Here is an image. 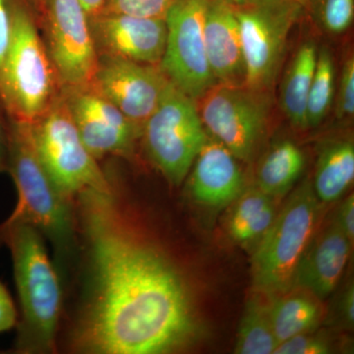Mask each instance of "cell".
<instances>
[{"label": "cell", "mask_w": 354, "mask_h": 354, "mask_svg": "<svg viewBox=\"0 0 354 354\" xmlns=\"http://www.w3.org/2000/svg\"><path fill=\"white\" fill-rule=\"evenodd\" d=\"M74 201L86 274L72 351L165 354L187 346L197 334L196 313L169 254L144 234L113 183L84 189Z\"/></svg>", "instance_id": "1"}, {"label": "cell", "mask_w": 354, "mask_h": 354, "mask_svg": "<svg viewBox=\"0 0 354 354\" xmlns=\"http://www.w3.org/2000/svg\"><path fill=\"white\" fill-rule=\"evenodd\" d=\"M0 246L12 258L19 297L16 351L55 353L62 293L57 272L48 257L43 234L28 223H0Z\"/></svg>", "instance_id": "2"}, {"label": "cell", "mask_w": 354, "mask_h": 354, "mask_svg": "<svg viewBox=\"0 0 354 354\" xmlns=\"http://www.w3.org/2000/svg\"><path fill=\"white\" fill-rule=\"evenodd\" d=\"M30 7L25 0H12V38L0 66V102L9 118L32 123L59 95L62 84Z\"/></svg>", "instance_id": "3"}, {"label": "cell", "mask_w": 354, "mask_h": 354, "mask_svg": "<svg viewBox=\"0 0 354 354\" xmlns=\"http://www.w3.org/2000/svg\"><path fill=\"white\" fill-rule=\"evenodd\" d=\"M7 171L15 183L18 200L3 223H28L59 250H68L76 232L72 202L57 190L41 164L31 123L9 118Z\"/></svg>", "instance_id": "4"}, {"label": "cell", "mask_w": 354, "mask_h": 354, "mask_svg": "<svg viewBox=\"0 0 354 354\" xmlns=\"http://www.w3.org/2000/svg\"><path fill=\"white\" fill-rule=\"evenodd\" d=\"M271 227L252 254L255 291L274 297L292 288L295 272L312 241L320 201L308 180L288 193Z\"/></svg>", "instance_id": "5"}, {"label": "cell", "mask_w": 354, "mask_h": 354, "mask_svg": "<svg viewBox=\"0 0 354 354\" xmlns=\"http://www.w3.org/2000/svg\"><path fill=\"white\" fill-rule=\"evenodd\" d=\"M207 137L196 102L171 82L141 134L149 160L174 186L191 171Z\"/></svg>", "instance_id": "6"}, {"label": "cell", "mask_w": 354, "mask_h": 354, "mask_svg": "<svg viewBox=\"0 0 354 354\" xmlns=\"http://www.w3.org/2000/svg\"><path fill=\"white\" fill-rule=\"evenodd\" d=\"M31 127L39 160L67 200L73 202L87 188L109 187L111 179L84 145L62 95Z\"/></svg>", "instance_id": "7"}, {"label": "cell", "mask_w": 354, "mask_h": 354, "mask_svg": "<svg viewBox=\"0 0 354 354\" xmlns=\"http://www.w3.org/2000/svg\"><path fill=\"white\" fill-rule=\"evenodd\" d=\"M304 6L295 0H250L234 6L245 62V84L267 92L276 81L288 35Z\"/></svg>", "instance_id": "8"}, {"label": "cell", "mask_w": 354, "mask_h": 354, "mask_svg": "<svg viewBox=\"0 0 354 354\" xmlns=\"http://www.w3.org/2000/svg\"><path fill=\"white\" fill-rule=\"evenodd\" d=\"M196 104L209 136L241 162H253L267 131L270 102L266 92L216 83Z\"/></svg>", "instance_id": "9"}, {"label": "cell", "mask_w": 354, "mask_h": 354, "mask_svg": "<svg viewBox=\"0 0 354 354\" xmlns=\"http://www.w3.org/2000/svg\"><path fill=\"white\" fill-rule=\"evenodd\" d=\"M209 0H177L165 17L167 44L160 67L176 88L195 102L215 85L204 24Z\"/></svg>", "instance_id": "10"}, {"label": "cell", "mask_w": 354, "mask_h": 354, "mask_svg": "<svg viewBox=\"0 0 354 354\" xmlns=\"http://www.w3.org/2000/svg\"><path fill=\"white\" fill-rule=\"evenodd\" d=\"M39 15L44 46L62 87L90 83L99 55L80 0H44Z\"/></svg>", "instance_id": "11"}, {"label": "cell", "mask_w": 354, "mask_h": 354, "mask_svg": "<svg viewBox=\"0 0 354 354\" xmlns=\"http://www.w3.org/2000/svg\"><path fill=\"white\" fill-rule=\"evenodd\" d=\"M60 95L84 145L95 160L108 156L132 155L137 140L141 138L142 128L97 92L90 83L64 86Z\"/></svg>", "instance_id": "12"}, {"label": "cell", "mask_w": 354, "mask_h": 354, "mask_svg": "<svg viewBox=\"0 0 354 354\" xmlns=\"http://www.w3.org/2000/svg\"><path fill=\"white\" fill-rule=\"evenodd\" d=\"M90 84L133 123L143 128L171 81L160 65L100 55Z\"/></svg>", "instance_id": "13"}, {"label": "cell", "mask_w": 354, "mask_h": 354, "mask_svg": "<svg viewBox=\"0 0 354 354\" xmlns=\"http://www.w3.org/2000/svg\"><path fill=\"white\" fill-rule=\"evenodd\" d=\"M88 18L99 57L160 65L167 44L165 19L121 13H100Z\"/></svg>", "instance_id": "14"}, {"label": "cell", "mask_w": 354, "mask_h": 354, "mask_svg": "<svg viewBox=\"0 0 354 354\" xmlns=\"http://www.w3.org/2000/svg\"><path fill=\"white\" fill-rule=\"evenodd\" d=\"M239 160L213 137H207L193 164L189 179L191 197L209 208L230 206L245 190Z\"/></svg>", "instance_id": "15"}, {"label": "cell", "mask_w": 354, "mask_h": 354, "mask_svg": "<svg viewBox=\"0 0 354 354\" xmlns=\"http://www.w3.org/2000/svg\"><path fill=\"white\" fill-rule=\"evenodd\" d=\"M207 58L216 83L245 84V62L234 6L227 0H209L204 24Z\"/></svg>", "instance_id": "16"}, {"label": "cell", "mask_w": 354, "mask_h": 354, "mask_svg": "<svg viewBox=\"0 0 354 354\" xmlns=\"http://www.w3.org/2000/svg\"><path fill=\"white\" fill-rule=\"evenodd\" d=\"M351 244L353 242L333 221L310 242L298 264L292 288L309 291L320 300L329 297L341 281L351 255Z\"/></svg>", "instance_id": "17"}, {"label": "cell", "mask_w": 354, "mask_h": 354, "mask_svg": "<svg viewBox=\"0 0 354 354\" xmlns=\"http://www.w3.org/2000/svg\"><path fill=\"white\" fill-rule=\"evenodd\" d=\"M276 202L259 188H245L232 203L227 216V234L232 241L253 252L276 218Z\"/></svg>", "instance_id": "18"}, {"label": "cell", "mask_w": 354, "mask_h": 354, "mask_svg": "<svg viewBox=\"0 0 354 354\" xmlns=\"http://www.w3.org/2000/svg\"><path fill=\"white\" fill-rule=\"evenodd\" d=\"M320 301L309 291L298 288L270 297V317L278 344L295 335L313 332L322 320Z\"/></svg>", "instance_id": "19"}, {"label": "cell", "mask_w": 354, "mask_h": 354, "mask_svg": "<svg viewBox=\"0 0 354 354\" xmlns=\"http://www.w3.org/2000/svg\"><path fill=\"white\" fill-rule=\"evenodd\" d=\"M354 179V145L349 139L333 140L321 149L317 158L313 186L319 201H337Z\"/></svg>", "instance_id": "20"}, {"label": "cell", "mask_w": 354, "mask_h": 354, "mask_svg": "<svg viewBox=\"0 0 354 354\" xmlns=\"http://www.w3.org/2000/svg\"><path fill=\"white\" fill-rule=\"evenodd\" d=\"M305 156L290 140H281L261 160L256 187L278 201L286 197L304 171Z\"/></svg>", "instance_id": "21"}, {"label": "cell", "mask_w": 354, "mask_h": 354, "mask_svg": "<svg viewBox=\"0 0 354 354\" xmlns=\"http://www.w3.org/2000/svg\"><path fill=\"white\" fill-rule=\"evenodd\" d=\"M318 48L313 41L302 44L286 70L281 88V106L295 127L307 128L306 109L315 71Z\"/></svg>", "instance_id": "22"}, {"label": "cell", "mask_w": 354, "mask_h": 354, "mask_svg": "<svg viewBox=\"0 0 354 354\" xmlns=\"http://www.w3.org/2000/svg\"><path fill=\"white\" fill-rule=\"evenodd\" d=\"M278 344L270 317V297L256 291L246 302L234 353L274 354Z\"/></svg>", "instance_id": "23"}, {"label": "cell", "mask_w": 354, "mask_h": 354, "mask_svg": "<svg viewBox=\"0 0 354 354\" xmlns=\"http://www.w3.org/2000/svg\"><path fill=\"white\" fill-rule=\"evenodd\" d=\"M335 93L334 58L327 48L318 50V57L308 101H307V128L316 127L330 113Z\"/></svg>", "instance_id": "24"}, {"label": "cell", "mask_w": 354, "mask_h": 354, "mask_svg": "<svg viewBox=\"0 0 354 354\" xmlns=\"http://www.w3.org/2000/svg\"><path fill=\"white\" fill-rule=\"evenodd\" d=\"M177 0H108L101 13H121L165 19Z\"/></svg>", "instance_id": "25"}, {"label": "cell", "mask_w": 354, "mask_h": 354, "mask_svg": "<svg viewBox=\"0 0 354 354\" xmlns=\"http://www.w3.org/2000/svg\"><path fill=\"white\" fill-rule=\"evenodd\" d=\"M319 14L326 30L342 34L351 27L354 17V0H320Z\"/></svg>", "instance_id": "26"}, {"label": "cell", "mask_w": 354, "mask_h": 354, "mask_svg": "<svg viewBox=\"0 0 354 354\" xmlns=\"http://www.w3.org/2000/svg\"><path fill=\"white\" fill-rule=\"evenodd\" d=\"M330 353L329 342L312 332L295 335L286 339L274 349V354H327Z\"/></svg>", "instance_id": "27"}, {"label": "cell", "mask_w": 354, "mask_h": 354, "mask_svg": "<svg viewBox=\"0 0 354 354\" xmlns=\"http://www.w3.org/2000/svg\"><path fill=\"white\" fill-rule=\"evenodd\" d=\"M337 115L349 118L354 114V58L349 57L342 68L337 100Z\"/></svg>", "instance_id": "28"}, {"label": "cell", "mask_w": 354, "mask_h": 354, "mask_svg": "<svg viewBox=\"0 0 354 354\" xmlns=\"http://www.w3.org/2000/svg\"><path fill=\"white\" fill-rule=\"evenodd\" d=\"M12 0H0V66L12 38Z\"/></svg>", "instance_id": "29"}, {"label": "cell", "mask_w": 354, "mask_h": 354, "mask_svg": "<svg viewBox=\"0 0 354 354\" xmlns=\"http://www.w3.org/2000/svg\"><path fill=\"white\" fill-rule=\"evenodd\" d=\"M18 314L15 304L6 286L0 281V334L17 325Z\"/></svg>", "instance_id": "30"}, {"label": "cell", "mask_w": 354, "mask_h": 354, "mask_svg": "<svg viewBox=\"0 0 354 354\" xmlns=\"http://www.w3.org/2000/svg\"><path fill=\"white\" fill-rule=\"evenodd\" d=\"M335 225L353 242L354 239V197L353 194L348 195L342 201L337 212L335 218Z\"/></svg>", "instance_id": "31"}, {"label": "cell", "mask_w": 354, "mask_h": 354, "mask_svg": "<svg viewBox=\"0 0 354 354\" xmlns=\"http://www.w3.org/2000/svg\"><path fill=\"white\" fill-rule=\"evenodd\" d=\"M8 123L6 109L0 102V172L7 171L8 162Z\"/></svg>", "instance_id": "32"}, {"label": "cell", "mask_w": 354, "mask_h": 354, "mask_svg": "<svg viewBox=\"0 0 354 354\" xmlns=\"http://www.w3.org/2000/svg\"><path fill=\"white\" fill-rule=\"evenodd\" d=\"M341 311L344 320L353 325L354 321V291L353 286H351L344 293V297L342 299Z\"/></svg>", "instance_id": "33"}, {"label": "cell", "mask_w": 354, "mask_h": 354, "mask_svg": "<svg viewBox=\"0 0 354 354\" xmlns=\"http://www.w3.org/2000/svg\"><path fill=\"white\" fill-rule=\"evenodd\" d=\"M88 16L97 15L104 10L108 0H80Z\"/></svg>", "instance_id": "34"}, {"label": "cell", "mask_w": 354, "mask_h": 354, "mask_svg": "<svg viewBox=\"0 0 354 354\" xmlns=\"http://www.w3.org/2000/svg\"><path fill=\"white\" fill-rule=\"evenodd\" d=\"M26 2L31 6V8L36 9V11L39 13L43 8L44 0H26Z\"/></svg>", "instance_id": "35"}, {"label": "cell", "mask_w": 354, "mask_h": 354, "mask_svg": "<svg viewBox=\"0 0 354 354\" xmlns=\"http://www.w3.org/2000/svg\"><path fill=\"white\" fill-rule=\"evenodd\" d=\"M228 2L232 4L234 6H243V4L247 3V2L250 1V0H227Z\"/></svg>", "instance_id": "36"}, {"label": "cell", "mask_w": 354, "mask_h": 354, "mask_svg": "<svg viewBox=\"0 0 354 354\" xmlns=\"http://www.w3.org/2000/svg\"><path fill=\"white\" fill-rule=\"evenodd\" d=\"M295 1L299 2V3L302 4L304 6H306V3H305L304 0H295Z\"/></svg>", "instance_id": "37"}, {"label": "cell", "mask_w": 354, "mask_h": 354, "mask_svg": "<svg viewBox=\"0 0 354 354\" xmlns=\"http://www.w3.org/2000/svg\"><path fill=\"white\" fill-rule=\"evenodd\" d=\"M304 1H305V3H306V6H307V4H308L309 2L311 1V0H304Z\"/></svg>", "instance_id": "38"}]
</instances>
